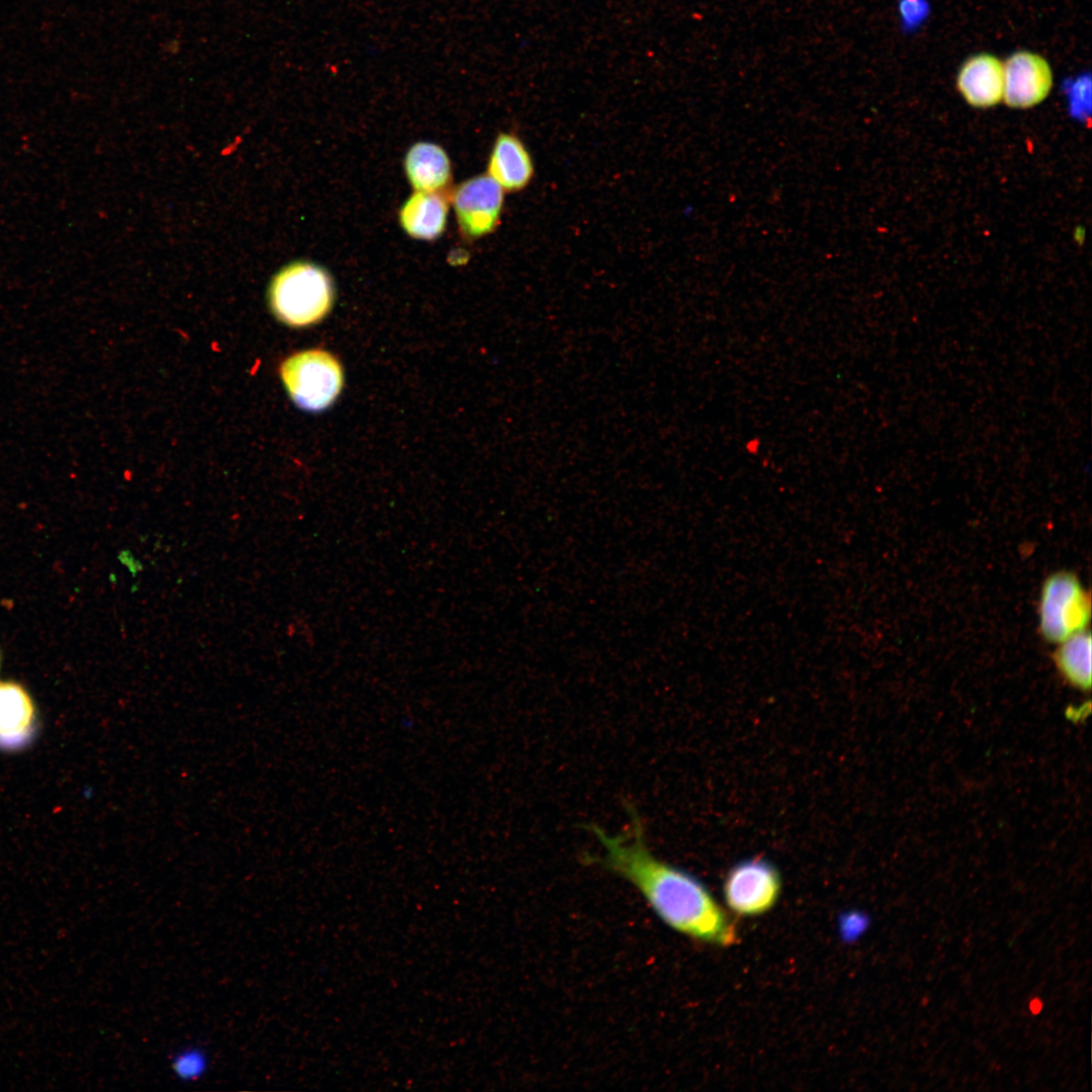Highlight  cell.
Listing matches in <instances>:
<instances>
[{
    "label": "cell",
    "instance_id": "obj_1",
    "mask_svg": "<svg viewBox=\"0 0 1092 1092\" xmlns=\"http://www.w3.org/2000/svg\"><path fill=\"white\" fill-rule=\"evenodd\" d=\"M625 809L628 822L615 835L597 824L585 826L603 847L601 854L585 858L632 884L672 930L707 944H735L737 927L708 888L689 872L655 856L636 807L627 803Z\"/></svg>",
    "mask_w": 1092,
    "mask_h": 1092
},
{
    "label": "cell",
    "instance_id": "obj_2",
    "mask_svg": "<svg viewBox=\"0 0 1092 1092\" xmlns=\"http://www.w3.org/2000/svg\"><path fill=\"white\" fill-rule=\"evenodd\" d=\"M329 272L316 263L299 260L282 267L272 278L268 300L275 316L293 328L321 322L334 302Z\"/></svg>",
    "mask_w": 1092,
    "mask_h": 1092
},
{
    "label": "cell",
    "instance_id": "obj_3",
    "mask_svg": "<svg viewBox=\"0 0 1092 1092\" xmlns=\"http://www.w3.org/2000/svg\"><path fill=\"white\" fill-rule=\"evenodd\" d=\"M279 373L292 401L307 412H321L330 406L343 387L339 361L320 349L289 356L280 365Z\"/></svg>",
    "mask_w": 1092,
    "mask_h": 1092
},
{
    "label": "cell",
    "instance_id": "obj_4",
    "mask_svg": "<svg viewBox=\"0 0 1092 1092\" xmlns=\"http://www.w3.org/2000/svg\"><path fill=\"white\" fill-rule=\"evenodd\" d=\"M1090 618V595L1075 574L1061 571L1045 579L1039 601V629L1045 640L1063 642L1083 631Z\"/></svg>",
    "mask_w": 1092,
    "mask_h": 1092
},
{
    "label": "cell",
    "instance_id": "obj_5",
    "mask_svg": "<svg viewBox=\"0 0 1092 1092\" xmlns=\"http://www.w3.org/2000/svg\"><path fill=\"white\" fill-rule=\"evenodd\" d=\"M782 887L779 870L765 858L752 857L729 870L723 883V896L730 911L754 917L775 907Z\"/></svg>",
    "mask_w": 1092,
    "mask_h": 1092
},
{
    "label": "cell",
    "instance_id": "obj_6",
    "mask_svg": "<svg viewBox=\"0 0 1092 1092\" xmlns=\"http://www.w3.org/2000/svg\"><path fill=\"white\" fill-rule=\"evenodd\" d=\"M504 189L487 174L469 178L453 190L452 203L464 237L476 240L497 229L504 208Z\"/></svg>",
    "mask_w": 1092,
    "mask_h": 1092
},
{
    "label": "cell",
    "instance_id": "obj_7",
    "mask_svg": "<svg viewBox=\"0 0 1092 1092\" xmlns=\"http://www.w3.org/2000/svg\"><path fill=\"white\" fill-rule=\"evenodd\" d=\"M1003 100L1008 107L1026 109L1041 103L1053 87V71L1038 54L1018 51L1003 63Z\"/></svg>",
    "mask_w": 1092,
    "mask_h": 1092
},
{
    "label": "cell",
    "instance_id": "obj_8",
    "mask_svg": "<svg viewBox=\"0 0 1092 1092\" xmlns=\"http://www.w3.org/2000/svg\"><path fill=\"white\" fill-rule=\"evenodd\" d=\"M957 88L968 104L989 108L1003 100V63L987 53L970 57L959 70Z\"/></svg>",
    "mask_w": 1092,
    "mask_h": 1092
},
{
    "label": "cell",
    "instance_id": "obj_9",
    "mask_svg": "<svg viewBox=\"0 0 1092 1092\" xmlns=\"http://www.w3.org/2000/svg\"><path fill=\"white\" fill-rule=\"evenodd\" d=\"M489 175L507 192L526 188L534 176L533 159L523 141L512 132H500L492 146Z\"/></svg>",
    "mask_w": 1092,
    "mask_h": 1092
},
{
    "label": "cell",
    "instance_id": "obj_10",
    "mask_svg": "<svg viewBox=\"0 0 1092 1092\" xmlns=\"http://www.w3.org/2000/svg\"><path fill=\"white\" fill-rule=\"evenodd\" d=\"M448 210V199L443 192L416 191L400 206L398 221L410 237L434 241L446 229Z\"/></svg>",
    "mask_w": 1092,
    "mask_h": 1092
},
{
    "label": "cell",
    "instance_id": "obj_11",
    "mask_svg": "<svg viewBox=\"0 0 1092 1092\" xmlns=\"http://www.w3.org/2000/svg\"><path fill=\"white\" fill-rule=\"evenodd\" d=\"M405 176L416 191L443 192L452 177L451 163L446 151L431 142H418L404 157Z\"/></svg>",
    "mask_w": 1092,
    "mask_h": 1092
},
{
    "label": "cell",
    "instance_id": "obj_12",
    "mask_svg": "<svg viewBox=\"0 0 1092 1092\" xmlns=\"http://www.w3.org/2000/svg\"><path fill=\"white\" fill-rule=\"evenodd\" d=\"M34 707L27 692L14 681L0 682V746L15 748L30 736Z\"/></svg>",
    "mask_w": 1092,
    "mask_h": 1092
},
{
    "label": "cell",
    "instance_id": "obj_13",
    "mask_svg": "<svg viewBox=\"0 0 1092 1092\" xmlns=\"http://www.w3.org/2000/svg\"><path fill=\"white\" fill-rule=\"evenodd\" d=\"M1055 663L1068 682L1081 691L1091 687V635L1084 630L1062 642L1054 653Z\"/></svg>",
    "mask_w": 1092,
    "mask_h": 1092
},
{
    "label": "cell",
    "instance_id": "obj_14",
    "mask_svg": "<svg viewBox=\"0 0 1092 1092\" xmlns=\"http://www.w3.org/2000/svg\"><path fill=\"white\" fill-rule=\"evenodd\" d=\"M208 1067L206 1052L196 1045H190L179 1050L172 1057L171 1068L177 1078L182 1081H195L202 1077Z\"/></svg>",
    "mask_w": 1092,
    "mask_h": 1092
},
{
    "label": "cell",
    "instance_id": "obj_15",
    "mask_svg": "<svg viewBox=\"0 0 1092 1092\" xmlns=\"http://www.w3.org/2000/svg\"><path fill=\"white\" fill-rule=\"evenodd\" d=\"M1071 116L1079 121H1089L1091 113V78L1082 74L1064 83Z\"/></svg>",
    "mask_w": 1092,
    "mask_h": 1092
},
{
    "label": "cell",
    "instance_id": "obj_16",
    "mask_svg": "<svg viewBox=\"0 0 1092 1092\" xmlns=\"http://www.w3.org/2000/svg\"><path fill=\"white\" fill-rule=\"evenodd\" d=\"M898 10L903 28L913 30L927 18L930 7L927 0H900Z\"/></svg>",
    "mask_w": 1092,
    "mask_h": 1092
}]
</instances>
